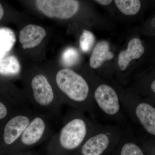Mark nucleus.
<instances>
[{
  "label": "nucleus",
  "instance_id": "nucleus-7",
  "mask_svg": "<svg viewBox=\"0 0 155 155\" xmlns=\"http://www.w3.org/2000/svg\"><path fill=\"white\" fill-rule=\"evenodd\" d=\"M155 140L139 135L130 126L125 127L111 155H155Z\"/></svg>",
  "mask_w": 155,
  "mask_h": 155
},
{
  "label": "nucleus",
  "instance_id": "nucleus-8",
  "mask_svg": "<svg viewBox=\"0 0 155 155\" xmlns=\"http://www.w3.org/2000/svg\"><path fill=\"white\" fill-rule=\"evenodd\" d=\"M37 8L47 17L66 19L71 18L79 8L78 1L75 0H38Z\"/></svg>",
  "mask_w": 155,
  "mask_h": 155
},
{
  "label": "nucleus",
  "instance_id": "nucleus-2",
  "mask_svg": "<svg viewBox=\"0 0 155 155\" xmlns=\"http://www.w3.org/2000/svg\"><path fill=\"white\" fill-rule=\"evenodd\" d=\"M55 81L62 94L61 103L94 118L97 112L91 94L90 87L84 78L72 69H63L57 72Z\"/></svg>",
  "mask_w": 155,
  "mask_h": 155
},
{
  "label": "nucleus",
  "instance_id": "nucleus-18",
  "mask_svg": "<svg viewBox=\"0 0 155 155\" xmlns=\"http://www.w3.org/2000/svg\"><path fill=\"white\" fill-rule=\"evenodd\" d=\"M8 155H38V153L36 152L32 151L31 150L22 152L15 153L10 154Z\"/></svg>",
  "mask_w": 155,
  "mask_h": 155
},
{
  "label": "nucleus",
  "instance_id": "nucleus-16",
  "mask_svg": "<svg viewBox=\"0 0 155 155\" xmlns=\"http://www.w3.org/2000/svg\"><path fill=\"white\" fill-rule=\"evenodd\" d=\"M28 106H21L17 104H6L0 101V122L5 120L19 110Z\"/></svg>",
  "mask_w": 155,
  "mask_h": 155
},
{
  "label": "nucleus",
  "instance_id": "nucleus-17",
  "mask_svg": "<svg viewBox=\"0 0 155 155\" xmlns=\"http://www.w3.org/2000/svg\"><path fill=\"white\" fill-rule=\"evenodd\" d=\"M95 41L93 34L86 29L83 30L81 35L79 43L81 50L85 52L89 51L92 48Z\"/></svg>",
  "mask_w": 155,
  "mask_h": 155
},
{
  "label": "nucleus",
  "instance_id": "nucleus-6",
  "mask_svg": "<svg viewBox=\"0 0 155 155\" xmlns=\"http://www.w3.org/2000/svg\"><path fill=\"white\" fill-rule=\"evenodd\" d=\"M93 98L97 113L114 124L128 126L119 94L112 87L106 84H99L94 91Z\"/></svg>",
  "mask_w": 155,
  "mask_h": 155
},
{
  "label": "nucleus",
  "instance_id": "nucleus-9",
  "mask_svg": "<svg viewBox=\"0 0 155 155\" xmlns=\"http://www.w3.org/2000/svg\"><path fill=\"white\" fill-rule=\"evenodd\" d=\"M46 34V31L41 26L30 24L20 31L19 41L24 49L32 48L39 45Z\"/></svg>",
  "mask_w": 155,
  "mask_h": 155
},
{
  "label": "nucleus",
  "instance_id": "nucleus-21",
  "mask_svg": "<svg viewBox=\"0 0 155 155\" xmlns=\"http://www.w3.org/2000/svg\"><path fill=\"white\" fill-rule=\"evenodd\" d=\"M152 23L153 26H155V18H154V19H153Z\"/></svg>",
  "mask_w": 155,
  "mask_h": 155
},
{
  "label": "nucleus",
  "instance_id": "nucleus-11",
  "mask_svg": "<svg viewBox=\"0 0 155 155\" xmlns=\"http://www.w3.org/2000/svg\"><path fill=\"white\" fill-rule=\"evenodd\" d=\"M114 58V54L110 51L109 43L106 41H101L97 44L93 51L90 59V66L92 69H97L105 61L112 60Z\"/></svg>",
  "mask_w": 155,
  "mask_h": 155
},
{
  "label": "nucleus",
  "instance_id": "nucleus-19",
  "mask_svg": "<svg viewBox=\"0 0 155 155\" xmlns=\"http://www.w3.org/2000/svg\"><path fill=\"white\" fill-rule=\"evenodd\" d=\"M95 2L99 3L101 5H108L112 3V1L111 0H97V1H95Z\"/></svg>",
  "mask_w": 155,
  "mask_h": 155
},
{
  "label": "nucleus",
  "instance_id": "nucleus-1",
  "mask_svg": "<svg viewBox=\"0 0 155 155\" xmlns=\"http://www.w3.org/2000/svg\"><path fill=\"white\" fill-rule=\"evenodd\" d=\"M98 123L82 111L72 108L63 118L60 130L50 138L45 155H72Z\"/></svg>",
  "mask_w": 155,
  "mask_h": 155
},
{
  "label": "nucleus",
  "instance_id": "nucleus-5",
  "mask_svg": "<svg viewBox=\"0 0 155 155\" xmlns=\"http://www.w3.org/2000/svg\"><path fill=\"white\" fill-rule=\"evenodd\" d=\"M52 120L44 114L37 113L26 126L15 144L7 154L31 150L52 136L54 134Z\"/></svg>",
  "mask_w": 155,
  "mask_h": 155
},
{
  "label": "nucleus",
  "instance_id": "nucleus-3",
  "mask_svg": "<svg viewBox=\"0 0 155 155\" xmlns=\"http://www.w3.org/2000/svg\"><path fill=\"white\" fill-rule=\"evenodd\" d=\"M125 127L115 124H99L80 147L72 155H111Z\"/></svg>",
  "mask_w": 155,
  "mask_h": 155
},
{
  "label": "nucleus",
  "instance_id": "nucleus-4",
  "mask_svg": "<svg viewBox=\"0 0 155 155\" xmlns=\"http://www.w3.org/2000/svg\"><path fill=\"white\" fill-rule=\"evenodd\" d=\"M119 96L127 119L137 126L143 136L155 140V102L137 97Z\"/></svg>",
  "mask_w": 155,
  "mask_h": 155
},
{
  "label": "nucleus",
  "instance_id": "nucleus-12",
  "mask_svg": "<svg viewBox=\"0 0 155 155\" xmlns=\"http://www.w3.org/2000/svg\"><path fill=\"white\" fill-rule=\"evenodd\" d=\"M21 72V66L17 58L10 56L0 61V74L5 76H15Z\"/></svg>",
  "mask_w": 155,
  "mask_h": 155
},
{
  "label": "nucleus",
  "instance_id": "nucleus-13",
  "mask_svg": "<svg viewBox=\"0 0 155 155\" xmlns=\"http://www.w3.org/2000/svg\"><path fill=\"white\" fill-rule=\"evenodd\" d=\"M16 37L13 31L8 28H0V52L7 54L14 46Z\"/></svg>",
  "mask_w": 155,
  "mask_h": 155
},
{
  "label": "nucleus",
  "instance_id": "nucleus-15",
  "mask_svg": "<svg viewBox=\"0 0 155 155\" xmlns=\"http://www.w3.org/2000/svg\"><path fill=\"white\" fill-rule=\"evenodd\" d=\"M79 59V53L74 48H68L64 51L62 54V63L66 67H71L75 65Z\"/></svg>",
  "mask_w": 155,
  "mask_h": 155
},
{
  "label": "nucleus",
  "instance_id": "nucleus-14",
  "mask_svg": "<svg viewBox=\"0 0 155 155\" xmlns=\"http://www.w3.org/2000/svg\"><path fill=\"white\" fill-rule=\"evenodd\" d=\"M117 8L125 15H134L140 10L141 3L138 0H116Z\"/></svg>",
  "mask_w": 155,
  "mask_h": 155
},
{
  "label": "nucleus",
  "instance_id": "nucleus-20",
  "mask_svg": "<svg viewBox=\"0 0 155 155\" xmlns=\"http://www.w3.org/2000/svg\"><path fill=\"white\" fill-rule=\"evenodd\" d=\"M4 11L2 6L0 4V20L4 16Z\"/></svg>",
  "mask_w": 155,
  "mask_h": 155
},
{
  "label": "nucleus",
  "instance_id": "nucleus-10",
  "mask_svg": "<svg viewBox=\"0 0 155 155\" xmlns=\"http://www.w3.org/2000/svg\"><path fill=\"white\" fill-rule=\"evenodd\" d=\"M144 52V48L141 41L138 38L130 41L126 51H122L118 58V64L120 70L124 71L130 64V61L140 58Z\"/></svg>",
  "mask_w": 155,
  "mask_h": 155
}]
</instances>
